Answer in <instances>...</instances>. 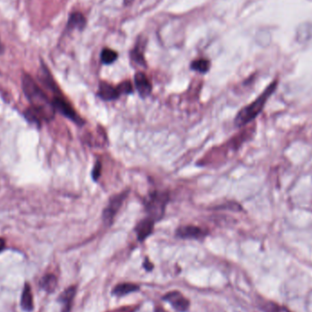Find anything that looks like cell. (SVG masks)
I'll use <instances>...</instances> for the list:
<instances>
[{
    "label": "cell",
    "mask_w": 312,
    "mask_h": 312,
    "mask_svg": "<svg viewBox=\"0 0 312 312\" xmlns=\"http://www.w3.org/2000/svg\"><path fill=\"white\" fill-rule=\"evenodd\" d=\"M138 306H124L117 308L108 312H135L138 310Z\"/></svg>",
    "instance_id": "cell-21"
},
{
    "label": "cell",
    "mask_w": 312,
    "mask_h": 312,
    "mask_svg": "<svg viewBox=\"0 0 312 312\" xmlns=\"http://www.w3.org/2000/svg\"><path fill=\"white\" fill-rule=\"evenodd\" d=\"M277 81H273L269 86L266 87V90L263 92L262 94L257 98L253 103L244 107L242 110L238 112L236 119H235V124L237 127H242L244 125L248 124L249 122L253 121L257 116L260 114L262 110L265 107L267 100L271 96L274 91L276 90L277 87Z\"/></svg>",
    "instance_id": "cell-2"
},
{
    "label": "cell",
    "mask_w": 312,
    "mask_h": 312,
    "mask_svg": "<svg viewBox=\"0 0 312 312\" xmlns=\"http://www.w3.org/2000/svg\"><path fill=\"white\" fill-rule=\"evenodd\" d=\"M138 289L139 286L136 285V284L121 283L118 284L116 286L115 288L112 290V293L115 296H118V297H121V296H125V295L135 292Z\"/></svg>",
    "instance_id": "cell-15"
},
{
    "label": "cell",
    "mask_w": 312,
    "mask_h": 312,
    "mask_svg": "<svg viewBox=\"0 0 312 312\" xmlns=\"http://www.w3.org/2000/svg\"><path fill=\"white\" fill-rule=\"evenodd\" d=\"M133 2V0H124V4L126 5V4H130V3H132Z\"/></svg>",
    "instance_id": "cell-27"
},
{
    "label": "cell",
    "mask_w": 312,
    "mask_h": 312,
    "mask_svg": "<svg viewBox=\"0 0 312 312\" xmlns=\"http://www.w3.org/2000/svg\"><path fill=\"white\" fill-rule=\"evenodd\" d=\"M153 266H153V265L151 264L150 261H147V260L145 261V268H146V269H147V270H152V268H153Z\"/></svg>",
    "instance_id": "cell-25"
},
{
    "label": "cell",
    "mask_w": 312,
    "mask_h": 312,
    "mask_svg": "<svg viewBox=\"0 0 312 312\" xmlns=\"http://www.w3.org/2000/svg\"><path fill=\"white\" fill-rule=\"evenodd\" d=\"M20 305L25 312H31L34 308V301H33V294L32 290L29 283L25 284L23 291L21 295V301Z\"/></svg>",
    "instance_id": "cell-11"
},
{
    "label": "cell",
    "mask_w": 312,
    "mask_h": 312,
    "mask_svg": "<svg viewBox=\"0 0 312 312\" xmlns=\"http://www.w3.org/2000/svg\"><path fill=\"white\" fill-rule=\"evenodd\" d=\"M22 89L24 93L31 104L30 111L40 121L52 120L55 113V109L46 93L35 82L29 75H24L22 78Z\"/></svg>",
    "instance_id": "cell-1"
},
{
    "label": "cell",
    "mask_w": 312,
    "mask_h": 312,
    "mask_svg": "<svg viewBox=\"0 0 312 312\" xmlns=\"http://www.w3.org/2000/svg\"><path fill=\"white\" fill-rule=\"evenodd\" d=\"M40 285L43 290H45L48 293H52L57 289L58 280L55 275L48 274L41 278Z\"/></svg>",
    "instance_id": "cell-14"
},
{
    "label": "cell",
    "mask_w": 312,
    "mask_h": 312,
    "mask_svg": "<svg viewBox=\"0 0 312 312\" xmlns=\"http://www.w3.org/2000/svg\"><path fill=\"white\" fill-rule=\"evenodd\" d=\"M312 37V26L311 24L304 23L300 26L297 30V39L300 41H309Z\"/></svg>",
    "instance_id": "cell-16"
},
{
    "label": "cell",
    "mask_w": 312,
    "mask_h": 312,
    "mask_svg": "<svg viewBox=\"0 0 312 312\" xmlns=\"http://www.w3.org/2000/svg\"><path fill=\"white\" fill-rule=\"evenodd\" d=\"M101 58H102V61L104 64H111L113 63L115 61L116 59L118 58V53L110 50V49H104L103 52H102V55H101Z\"/></svg>",
    "instance_id": "cell-18"
},
{
    "label": "cell",
    "mask_w": 312,
    "mask_h": 312,
    "mask_svg": "<svg viewBox=\"0 0 312 312\" xmlns=\"http://www.w3.org/2000/svg\"><path fill=\"white\" fill-rule=\"evenodd\" d=\"M162 300L168 301L173 309L178 312H187L190 305L188 300L178 291L169 292L162 298Z\"/></svg>",
    "instance_id": "cell-6"
},
{
    "label": "cell",
    "mask_w": 312,
    "mask_h": 312,
    "mask_svg": "<svg viewBox=\"0 0 312 312\" xmlns=\"http://www.w3.org/2000/svg\"><path fill=\"white\" fill-rule=\"evenodd\" d=\"M176 235L180 238L185 239H199L207 235V232L204 231L202 228L195 225H184L180 226L176 230Z\"/></svg>",
    "instance_id": "cell-7"
},
{
    "label": "cell",
    "mask_w": 312,
    "mask_h": 312,
    "mask_svg": "<svg viewBox=\"0 0 312 312\" xmlns=\"http://www.w3.org/2000/svg\"><path fill=\"white\" fill-rule=\"evenodd\" d=\"M85 26H86V18L80 12L72 13L69 16L68 29L82 30L85 28Z\"/></svg>",
    "instance_id": "cell-13"
},
{
    "label": "cell",
    "mask_w": 312,
    "mask_h": 312,
    "mask_svg": "<svg viewBox=\"0 0 312 312\" xmlns=\"http://www.w3.org/2000/svg\"><path fill=\"white\" fill-rule=\"evenodd\" d=\"M127 195V192H123V193L116 195V196H114L110 199V202L104 209V214H103L104 222L106 224H111L112 220L115 217L116 214L118 213V211L120 210L121 205H122L123 201L125 200Z\"/></svg>",
    "instance_id": "cell-5"
},
{
    "label": "cell",
    "mask_w": 312,
    "mask_h": 312,
    "mask_svg": "<svg viewBox=\"0 0 312 312\" xmlns=\"http://www.w3.org/2000/svg\"><path fill=\"white\" fill-rule=\"evenodd\" d=\"M6 248V241L3 238H0V253Z\"/></svg>",
    "instance_id": "cell-24"
},
{
    "label": "cell",
    "mask_w": 312,
    "mask_h": 312,
    "mask_svg": "<svg viewBox=\"0 0 312 312\" xmlns=\"http://www.w3.org/2000/svg\"><path fill=\"white\" fill-rule=\"evenodd\" d=\"M116 90L119 93V96L121 94H129L133 92V85L131 84L130 81H124L119 86L116 87Z\"/></svg>",
    "instance_id": "cell-20"
},
{
    "label": "cell",
    "mask_w": 312,
    "mask_h": 312,
    "mask_svg": "<svg viewBox=\"0 0 312 312\" xmlns=\"http://www.w3.org/2000/svg\"><path fill=\"white\" fill-rule=\"evenodd\" d=\"M101 173H102V164H101V162H96L95 167L93 168V179H99V177H100V175H101Z\"/></svg>",
    "instance_id": "cell-23"
},
{
    "label": "cell",
    "mask_w": 312,
    "mask_h": 312,
    "mask_svg": "<svg viewBox=\"0 0 312 312\" xmlns=\"http://www.w3.org/2000/svg\"><path fill=\"white\" fill-rule=\"evenodd\" d=\"M76 288L75 287H69L68 289H65L63 292L60 294L58 298V301L62 305V312H69L71 310L72 301L75 297Z\"/></svg>",
    "instance_id": "cell-10"
},
{
    "label": "cell",
    "mask_w": 312,
    "mask_h": 312,
    "mask_svg": "<svg viewBox=\"0 0 312 312\" xmlns=\"http://www.w3.org/2000/svg\"><path fill=\"white\" fill-rule=\"evenodd\" d=\"M3 52H4V47H3V44H2L1 40H0V54H2Z\"/></svg>",
    "instance_id": "cell-26"
},
{
    "label": "cell",
    "mask_w": 312,
    "mask_h": 312,
    "mask_svg": "<svg viewBox=\"0 0 312 312\" xmlns=\"http://www.w3.org/2000/svg\"><path fill=\"white\" fill-rule=\"evenodd\" d=\"M155 222L156 221L152 219L151 217H147L145 219L142 220L139 223L135 228V232L137 234V237H138L140 241H144L145 239L150 236L152 232L154 230Z\"/></svg>",
    "instance_id": "cell-9"
},
{
    "label": "cell",
    "mask_w": 312,
    "mask_h": 312,
    "mask_svg": "<svg viewBox=\"0 0 312 312\" xmlns=\"http://www.w3.org/2000/svg\"><path fill=\"white\" fill-rule=\"evenodd\" d=\"M52 104H53L55 110L59 111L65 117L69 118V120L75 121L76 123H78V124L83 123L82 119L77 114L76 110L73 109V107L69 104V102L66 99L60 97L59 95H56L52 100Z\"/></svg>",
    "instance_id": "cell-4"
},
{
    "label": "cell",
    "mask_w": 312,
    "mask_h": 312,
    "mask_svg": "<svg viewBox=\"0 0 312 312\" xmlns=\"http://www.w3.org/2000/svg\"><path fill=\"white\" fill-rule=\"evenodd\" d=\"M135 87L141 97L146 98L152 93V84L144 72H137L134 76Z\"/></svg>",
    "instance_id": "cell-8"
},
{
    "label": "cell",
    "mask_w": 312,
    "mask_h": 312,
    "mask_svg": "<svg viewBox=\"0 0 312 312\" xmlns=\"http://www.w3.org/2000/svg\"><path fill=\"white\" fill-rule=\"evenodd\" d=\"M99 96L105 101H111L115 100L119 97V93L117 92L116 88L111 86L107 82H102L99 86Z\"/></svg>",
    "instance_id": "cell-12"
},
{
    "label": "cell",
    "mask_w": 312,
    "mask_h": 312,
    "mask_svg": "<svg viewBox=\"0 0 312 312\" xmlns=\"http://www.w3.org/2000/svg\"><path fill=\"white\" fill-rule=\"evenodd\" d=\"M261 309L265 312H291L288 308L281 306L272 301H266L261 305Z\"/></svg>",
    "instance_id": "cell-17"
},
{
    "label": "cell",
    "mask_w": 312,
    "mask_h": 312,
    "mask_svg": "<svg viewBox=\"0 0 312 312\" xmlns=\"http://www.w3.org/2000/svg\"><path fill=\"white\" fill-rule=\"evenodd\" d=\"M191 67L194 70H197L198 72H201V73H206L209 70L210 68V62L208 59H197L195 60L194 62H192L191 64Z\"/></svg>",
    "instance_id": "cell-19"
},
{
    "label": "cell",
    "mask_w": 312,
    "mask_h": 312,
    "mask_svg": "<svg viewBox=\"0 0 312 312\" xmlns=\"http://www.w3.org/2000/svg\"><path fill=\"white\" fill-rule=\"evenodd\" d=\"M168 196L164 193H155L146 201V210L152 219L159 220L164 214V209L168 203Z\"/></svg>",
    "instance_id": "cell-3"
},
{
    "label": "cell",
    "mask_w": 312,
    "mask_h": 312,
    "mask_svg": "<svg viewBox=\"0 0 312 312\" xmlns=\"http://www.w3.org/2000/svg\"><path fill=\"white\" fill-rule=\"evenodd\" d=\"M132 57H133V59H134V61H136L137 63L141 64V65H142V64H145V59H144V57H143L142 53L139 52L137 50H133Z\"/></svg>",
    "instance_id": "cell-22"
}]
</instances>
